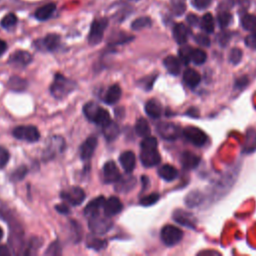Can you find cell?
I'll return each mask as SVG.
<instances>
[{
    "mask_svg": "<svg viewBox=\"0 0 256 256\" xmlns=\"http://www.w3.org/2000/svg\"><path fill=\"white\" fill-rule=\"evenodd\" d=\"M187 21L189 22V24H191V25H193V26H195V25L199 22L198 18H197L195 15H193V14L188 15V17H187Z\"/></svg>",
    "mask_w": 256,
    "mask_h": 256,
    "instance_id": "cell-53",
    "label": "cell"
},
{
    "mask_svg": "<svg viewBox=\"0 0 256 256\" xmlns=\"http://www.w3.org/2000/svg\"><path fill=\"white\" fill-rule=\"evenodd\" d=\"M97 138L96 137H88L80 147V156L82 160H88L93 155L96 147H97Z\"/></svg>",
    "mask_w": 256,
    "mask_h": 256,
    "instance_id": "cell-12",
    "label": "cell"
},
{
    "mask_svg": "<svg viewBox=\"0 0 256 256\" xmlns=\"http://www.w3.org/2000/svg\"><path fill=\"white\" fill-rule=\"evenodd\" d=\"M9 152L7 149H5L4 147L0 146V168H3L4 166H6V164L9 161Z\"/></svg>",
    "mask_w": 256,
    "mask_h": 256,
    "instance_id": "cell-46",
    "label": "cell"
},
{
    "mask_svg": "<svg viewBox=\"0 0 256 256\" xmlns=\"http://www.w3.org/2000/svg\"><path fill=\"white\" fill-rule=\"evenodd\" d=\"M183 80L187 86H189L190 88H195L200 83L201 76L196 70L188 68L184 71Z\"/></svg>",
    "mask_w": 256,
    "mask_h": 256,
    "instance_id": "cell-19",
    "label": "cell"
},
{
    "mask_svg": "<svg viewBox=\"0 0 256 256\" xmlns=\"http://www.w3.org/2000/svg\"><path fill=\"white\" fill-rule=\"evenodd\" d=\"M60 253H61V249H60V246H59L58 242L52 243L46 251L47 255H58Z\"/></svg>",
    "mask_w": 256,
    "mask_h": 256,
    "instance_id": "cell-50",
    "label": "cell"
},
{
    "mask_svg": "<svg viewBox=\"0 0 256 256\" xmlns=\"http://www.w3.org/2000/svg\"><path fill=\"white\" fill-rule=\"evenodd\" d=\"M256 150V130L248 129L245 136L243 152L252 153Z\"/></svg>",
    "mask_w": 256,
    "mask_h": 256,
    "instance_id": "cell-23",
    "label": "cell"
},
{
    "mask_svg": "<svg viewBox=\"0 0 256 256\" xmlns=\"http://www.w3.org/2000/svg\"><path fill=\"white\" fill-rule=\"evenodd\" d=\"M8 85H9L10 89H12V90L22 91V90L25 89V87L27 85V82L24 79H22L18 76H13L8 81Z\"/></svg>",
    "mask_w": 256,
    "mask_h": 256,
    "instance_id": "cell-35",
    "label": "cell"
},
{
    "mask_svg": "<svg viewBox=\"0 0 256 256\" xmlns=\"http://www.w3.org/2000/svg\"><path fill=\"white\" fill-rule=\"evenodd\" d=\"M117 182H118V184L115 187V189H117L120 192H126L134 187L136 180L134 177H127L124 179H121V177H120V179Z\"/></svg>",
    "mask_w": 256,
    "mask_h": 256,
    "instance_id": "cell-29",
    "label": "cell"
},
{
    "mask_svg": "<svg viewBox=\"0 0 256 256\" xmlns=\"http://www.w3.org/2000/svg\"><path fill=\"white\" fill-rule=\"evenodd\" d=\"M100 106H98L96 103L94 102H89L87 103L84 108H83V112L85 114V116L90 120V121H93L95 115L97 114L98 110H99Z\"/></svg>",
    "mask_w": 256,
    "mask_h": 256,
    "instance_id": "cell-36",
    "label": "cell"
},
{
    "mask_svg": "<svg viewBox=\"0 0 256 256\" xmlns=\"http://www.w3.org/2000/svg\"><path fill=\"white\" fill-rule=\"evenodd\" d=\"M75 86H76V83L73 82L72 80L64 77L61 74H56L54 81L51 85L50 91L55 98L62 99L65 96H67L69 93H71L75 89Z\"/></svg>",
    "mask_w": 256,
    "mask_h": 256,
    "instance_id": "cell-1",
    "label": "cell"
},
{
    "mask_svg": "<svg viewBox=\"0 0 256 256\" xmlns=\"http://www.w3.org/2000/svg\"><path fill=\"white\" fill-rule=\"evenodd\" d=\"M245 44L252 49H256V30L245 38Z\"/></svg>",
    "mask_w": 256,
    "mask_h": 256,
    "instance_id": "cell-48",
    "label": "cell"
},
{
    "mask_svg": "<svg viewBox=\"0 0 256 256\" xmlns=\"http://www.w3.org/2000/svg\"><path fill=\"white\" fill-rule=\"evenodd\" d=\"M173 37L178 44H184L188 37V29L186 26L182 23H177L173 28Z\"/></svg>",
    "mask_w": 256,
    "mask_h": 256,
    "instance_id": "cell-24",
    "label": "cell"
},
{
    "mask_svg": "<svg viewBox=\"0 0 256 256\" xmlns=\"http://www.w3.org/2000/svg\"><path fill=\"white\" fill-rule=\"evenodd\" d=\"M16 23H17V17H16V15L14 13H8L1 20L2 27L6 28V29H9V28L15 26Z\"/></svg>",
    "mask_w": 256,
    "mask_h": 256,
    "instance_id": "cell-40",
    "label": "cell"
},
{
    "mask_svg": "<svg viewBox=\"0 0 256 256\" xmlns=\"http://www.w3.org/2000/svg\"><path fill=\"white\" fill-rule=\"evenodd\" d=\"M183 237L182 231L174 225H166L161 230V239L167 246L176 245Z\"/></svg>",
    "mask_w": 256,
    "mask_h": 256,
    "instance_id": "cell-4",
    "label": "cell"
},
{
    "mask_svg": "<svg viewBox=\"0 0 256 256\" xmlns=\"http://www.w3.org/2000/svg\"><path fill=\"white\" fill-rule=\"evenodd\" d=\"M103 176L106 183H114L120 179V171L113 161H108L103 167Z\"/></svg>",
    "mask_w": 256,
    "mask_h": 256,
    "instance_id": "cell-10",
    "label": "cell"
},
{
    "mask_svg": "<svg viewBox=\"0 0 256 256\" xmlns=\"http://www.w3.org/2000/svg\"><path fill=\"white\" fill-rule=\"evenodd\" d=\"M191 50L192 48L186 46V47H183L179 50V58H180V61L184 64H188L189 61H190V54H191Z\"/></svg>",
    "mask_w": 256,
    "mask_h": 256,
    "instance_id": "cell-44",
    "label": "cell"
},
{
    "mask_svg": "<svg viewBox=\"0 0 256 256\" xmlns=\"http://www.w3.org/2000/svg\"><path fill=\"white\" fill-rule=\"evenodd\" d=\"M110 115L108 113V111L102 107L99 108L97 114L95 115L94 119H93V122L100 125V126H105L106 124H108L110 122Z\"/></svg>",
    "mask_w": 256,
    "mask_h": 256,
    "instance_id": "cell-31",
    "label": "cell"
},
{
    "mask_svg": "<svg viewBox=\"0 0 256 256\" xmlns=\"http://www.w3.org/2000/svg\"><path fill=\"white\" fill-rule=\"evenodd\" d=\"M2 237H3V230H2V228L0 227V240L2 239Z\"/></svg>",
    "mask_w": 256,
    "mask_h": 256,
    "instance_id": "cell-56",
    "label": "cell"
},
{
    "mask_svg": "<svg viewBox=\"0 0 256 256\" xmlns=\"http://www.w3.org/2000/svg\"><path fill=\"white\" fill-rule=\"evenodd\" d=\"M229 38H230L229 33H226V32L221 33V34L219 35V43H220L222 46H223V45H226V44L228 43V41H229Z\"/></svg>",
    "mask_w": 256,
    "mask_h": 256,
    "instance_id": "cell-51",
    "label": "cell"
},
{
    "mask_svg": "<svg viewBox=\"0 0 256 256\" xmlns=\"http://www.w3.org/2000/svg\"><path fill=\"white\" fill-rule=\"evenodd\" d=\"M120 132L119 126L114 121H110L108 124L103 126V134L108 141L114 140Z\"/></svg>",
    "mask_w": 256,
    "mask_h": 256,
    "instance_id": "cell-27",
    "label": "cell"
},
{
    "mask_svg": "<svg viewBox=\"0 0 256 256\" xmlns=\"http://www.w3.org/2000/svg\"><path fill=\"white\" fill-rule=\"evenodd\" d=\"M159 194L157 193H151L143 198H141L140 200V204L143 206H151L153 204H155L158 200H159Z\"/></svg>",
    "mask_w": 256,
    "mask_h": 256,
    "instance_id": "cell-42",
    "label": "cell"
},
{
    "mask_svg": "<svg viewBox=\"0 0 256 256\" xmlns=\"http://www.w3.org/2000/svg\"><path fill=\"white\" fill-rule=\"evenodd\" d=\"M112 227V221L108 216H100L99 214L89 218V229L97 235L105 234Z\"/></svg>",
    "mask_w": 256,
    "mask_h": 256,
    "instance_id": "cell-2",
    "label": "cell"
},
{
    "mask_svg": "<svg viewBox=\"0 0 256 256\" xmlns=\"http://www.w3.org/2000/svg\"><path fill=\"white\" fill-rule=\"evenodd\" d=\"M121 88L118 84H114L112 86L109 87V89L107 90L106 92V95H105V98H104V101L107 103V104H114L116 102H118V100L120 99L121 97Z\"/></svg>",
    "mask_w": 256,
    "mask_h": 256,
    "instance_id": "cell-26",
    "label": "cell"
},
{
    "mask_svg": "<svg viewBox=\"0 0 256 256\" xmlns=\"http://www.w3.org/2000/svg\"><path fill=\"white\" fill-rule=\"evenodd\" d=\"M56 210H57L58 212H60V213H63V214L69 212V208H68V206L65 205V204L56 205Z\"/></svg>",
    "mask_w": 256,
    "mask_h": 256,
    "instance_id": "cell-52",
    "label": "cell"
},
{
    "mask_svg": "<svg viewBox=\"0 0 256 256\" xmlns=\"http://www.w3.org/2000/svg\"><path fill=\"white\" fill-rule=\"evenodd\" d=\"M228 59L230 63H232L233 65H237L242 59V51L239 48H233L229 52Z\"/></svg>",
    "mask_w": 256,
    "mask_h": 256,
    "instance_id": "cell-41",
    "label": "cell"
},
{
    "mask_svg": "<svg viewBox=\"0 0 256 256\" xmlns=\"http://www.w3.org/2000/svg\"><path fill=\"white\" fill-rule=\"evenodd\" d=\"M151 25V20L150 18L148 17H140V18H137L135 19L132 24H131V27L132 29L134 30H141L143 28H146V27H149Z\"/></svg>",
    "mask_w": 256,
    "mask_h": 256,
    "instance_id": "cell-38",
    "label": "cell"
},
{
    "mask_svg": "<svg viewBox=\"0 0 256 256\" xmlns=\"http://www.w3.org/2000/svg\"><path fill=\"white\" fill-rule=\"evenodd\" d=\"M7 50V43L0 39V55H2Z\"/></svg>",
    "mask_w": 256,
    "mask_h": 256,
    "instance_id": "cell-54",
    "label": "cell"
},
{
    "mask_svg": "<svg viewBox=\"0 0 256 256\" xmlns=\"http://www.w3.org/2000/svg\"><path fill=\"white\" fill-rule=\"evenodd\" d=\"M36 44L39 48H42V49L48 50V51H53L59 46L60 37L57 34H48L43 39L38 40L36 42Z\"/></svg>",
    "mask_w": 256,
    "mask_h": 256,
    "instance_id": "cell-13",
    "label": "cell"
},
{
    "mask_svg": "<svg viewBox=\"0 0 256 256\" xmlns=\"http://www.w3.org/2000/svg\"><path fill=\"white\" fill-rule=\"evenodd\" d=\"M122 208H123V205L119 200V198H117L116 196H111L107 200H105V203L103 206L104 214L108 217L118 214L119 212H121Z\"/></svg>",
    "mask_w": 256,
    "mask_h": 256,
    "instance_id": "cell-11",
    "label": "cell"
},
{
    "mask_svg": "<svg viewBox=\"0 0 256 256\" xmlns=\"http://www.w3.org/2000/svg\"><path fill=\"white\" fill-rule=\"evenodd\" d=\"M107 242L105 240L99 239V238H95V237H88L87 239V246L95 249V250H102L106 247Z\"/></svg>",
    "mask_w": 256,
    "mask_h": 256,
    "instance_id": "cell-37",
    "label": "cell"
},
{
    "mask_svg": "<svg viewBox=\"0 0 256 256\" xmlns=\"http://www.w3.org/2000/svg\"><path fill=\"white\" fill-rule=\"evenodd\" d=\"M9 254H10V253H9V251H8L7 247H6V246H4V245H1V246H0V256L9 255Z\"/></svg>",
    "mask_w": 256,
    "mask_h": 256,
    "instance_id": "cell-55",
    "label": "cell"
},
{
    "mask_svg": "<svg viewBox=\"0 0 256 256\" xmlns=\"http://www.w3.org/2000/svg\"><path fill=\"white\" fill-rule=\"evenodd\" d=\"M107 25L108 21L106 18L96 19L92 22L88 35V41L91 45H97L99 42H101Z\"/></svg>",
    "mask_w": 256,
    "mask_h": 256,
    "instance_id": "cell-3",
    "label": "cell"
},
{
    "mask_svg": "<svg viewBox=\"0 0 256 256\" xmlns=\"http://www.w3.org/2000/svg\"><path fill=\"white\" fill-rule=\"evenodd\" d=\"M200 26L206 33H212L214 31V18L210 13H206L200 20Z\"/></svg>",
    "mask_w": 256,
    "mask_h": 256,
    "instance_id": "cell-30",
    "label": "cell"
},
{
    "mask_svg": "<svg viewBox=\"0 0 256 256\" xmlns=\"http://www.w3.org/2000/svg\"><path fill=\"white\" fill-rule=\"evenodd\" d=\"M200 158L197 155L193 154L192 152L186 151L183 152L181 155V164L186 169H194L195 167L198 166Z\"/></svg>",
    "mask_w": 256,
    "mask_h": 256,
    "instance_id": "cell-20",
    "label": "cell"
},
{
    "mask_svg": "<svg viewBox=\"0 0 256 256\" xmlns=\"http://www.w3.org/2000/svg\"><path fill=\"white\" fill-rule=\"evenodd\" d=\"M172 9H173V12L176 15L182 14L185 10V1H183V0L174 1L173 4H172Z\"/></svg>",
    "mask_w": 256,
    "mask_h": 256,
    "instance_id": "cell-45",
    "label": "cell"
},
{
    "mask_svg": "<svg viewBox=\"0 0 256 256\" xmlns=\"http://www.w3.org/2000/svg\"><path fill=\"white\" fill-rule=\"evenodd\" d=\"M195 41H196V43H198L201 46H204V47L210 46V39L205 34H197L195 36Z\"/></svg>",
    "mask_w": 256,
    "mask_h": 256,
    "instance_id": "cell-47",
    "label": "cell"
},
{
    "mask_svg": "<svg viewBox=\"0 0 256 256\" xmlns=\"http://www.w3.org/2000/svg\"><path fill=\"white\" fill-rule=\"evenodd\" d=\"M145 111L149 117L157 119L162 114V106L158 100L150 99L145 104Z\"/></svg>",
    "mask_w": 256,
    "mask_h": 256,
    "instance_id": "cell-18",
    "label": "cell"
},
{
    "mask_svg": "<svg viewBox=\"0 0 256 256\" xmlns=\"http://www.w3.org/2000/svg\"><path fill=\"white\" fill-rule=\"evenodd\" d=\"M183 136L196 146H202L207 141V135L203 130L195 126H188L183 130Z\"/></svg>",
    "mask_w": 256,
    "mask_h": 256,
    "instance_id": "cell-6",
    "label": "cell"
},
{
    "mask_svg": "<svg viewBox=\"0 0 256 256\" xmlns=\"http://www.w3.org/2000/svg\"><path fill=\"white\" fill-rule=\"evenodd\" d=\"M157 132L166 140H175L180 135V128L172 122H161L157 125Z\"/></svg>",
    "mask_w": 256,
    "mask_h": 256,
    "instance_id": "cell-7",
    "label": "cell"
},
{
    "mask_svg": "<svg viewBox=\"0 0 256 256\" xmlns=\"http://www.w3.org/2000/svg\"><path fill=\"white\" fill-rule=\"evenodd\" d=\"M217 20L221 28H226L232 20V15L227 11H221L217 15Z\"/></svg>",
    "mask_w": 256,
    "mask_h": 256,
    "instance_id": "cell-39",
    "label": "cell"
},
{
    "mask_svg": "<svg viewBox=\"0 0 256 256\" xmlns=\"http://www.w3.org/2000/svg\"><path fill=\"white\" fill-rule=\"evenodd\" d=\"M104 203H105V198L103 196H99V197L95 198L94 200H92L91 202H89L86 205V207L84 209V214L86 216H88L89 218L94 215L99 214V211L104 206Z\"/></svg>",
    "mask_w": 256,
    "mask_h": 256,
    "instance_id": "cell-15",
    "label": "cell"
},
{
    "mask_svg": "<svg viewBox=\"0 0 256 256\" xmlns=\"http://www.w3.org/2000/svg\"><path fill=\"white\" fill-rule=\"evenodd\" d=\"M140 160L145 167H153L159 164L161 157L157 148H141Z\"/></svg>",
    "mask_w": 256,
    "mask_h": 256,
    "instance_id": "cell-9",
    "label": "cell"
},
{
    "mask_svg": "<svg viewBox=\"0 0 256 256\" xmlns=\"http://www.w3.org/2000/svg\"><path fill=\"white\" fill-rule=\"evenodd\" d=\"M158 174L165 181H173L174 179H176L178 175V171L174 166L165 164L158 169Z\"/></svg>",
    "mask_w": 256,
    "mask_h": 256,
    "instance_id": "cell-25",
    "label": "cell"
},
{
    "mask_svg": "<svg viewBox=\"0 0 256 256\" xmlns=\"http://www.w3.org/2000/svg\"><path fill=\"white\" fill-rule=\"evenodd\" d=\"M207 55L206 52L203 51L202 49L196 48V49H192L191 50V54H190V61H192L194 64L196 65H201L206 61Z\"/></svg>",
    "mask_w": 256,
    "mask_h": 256,
    "instance_id": "cell-34",
    "label": "cell"
},
{
    "mask_svg": "<svg viewBox=\"0 0 256 256\" xmlns=\"http://www.w3.org/2000/svg\"><path fill=\"white\" fill-rule=\"evenodd\" d=\"M13 135L17 139L25 140L28 142H36L40 137L39 130L33 125L18 126L13 130Z\"/></svg>",
    "mask_w": 256,
    "mask_h": 256,
    "instance_id": "cell-5",
    "label": "cell"
},
{
    "mask_svg": "<svg viewBox=\"0 0 256 256\" xmlns=\"http://www.w3.org/2000/svg\"><path fill=\"white\" fill-rule=\"evenodd\" d=\"M173 219L183 225V226H186L188 228H194L195 227V219L193 217L192 214L188 213L187 211H184V210H175L174 213H173Z\"/></svg>",
    "mask_w": 256,
    "mask_h": 256,
    "instance_id": "cell-14",
    "label": "cell"
},
{
    "mask_svg": "<svg viewBox=\"0 0 256 256\" xmlns=\"http://www.w3.org/2000/svg\"><path fill=\"white\" fill-rule=\"evenodd\" d=\"M32 61V56L27 51H16L10 58V62L17 66H26Z\"/></svg>",
    "mask_w": 256,
    "mask_h": 256,
    "instance_id": "cell-17",
    "label": "cell"
},
{
    "mask_svg": "<svg viewBox=\"0 0 256 256\" xmlns=\"http://www.w3.org/2000/svg\"><path fill=\"white\" fill-rule=\"evenodd\" d=\"M163 64L170 74H172V75L179 74L181 65H180V60L177 57L169 55L163 60Z\"/></svg>",
    "mask_w": 256,
    "mask_h": 256,
    "instance_id": "cell-22",
    "label": "cell"
},
{
    "mask_svg": "<svg viewBox=\"0 0 256 256\" xmlns=\"http://www.w3.org/2000/svg\"><path fill=\"white\" fill-rule=\"evenodd\" d=\"M241 25L247 31L256 30V16L252 14H245L241 18Z\"/></svg>",
    "mask_w": 256,
    "mask_h": 256,
    "instance_id": "cell-32",
    "label": "cell"
},
{
    "mask_svg": "<svg viewBox=\"0 0 256 256\" xmlns=\"http://www.w3.org/2000/svg\"><path fill=\"white\" fill-rule=\"evenodd\" d=\"M135 131L140 137H147L150 135V126L145 118H139L135 124Z\"/></svg>",
    "mask_w": 256,
    "mask_h": 256,
    "instance_id": "cell-28",
    "label": "cell"
},
{
    "mask_svg": "<svg viewBox=\"0 0 256 256\" xmlns=\"http://www.w3.org/2000/svg\"><path fill=\"white\" fill-rule=\"evenodd\" d=\"M55 9H56L55 3H48L36 10L35 17L40 21H45L53 15V13L55 12Z\"/></svg>",
    "mask_w": 256,
    "mask_h": 256,
    "instance_id": "cell-21",
    "label": "cell"
},
{
    "mask_svg": "<svg viewBox=\"0 0 256 256\" xmlns=\"http://www.w3.org/2000/svg\"><path fill=\"white\" fill-rule=\"evenodd\" d=\"M203 200V196L198 191H191L185 198V203L189 207H196L198 206Z\"/></svg>",
    "mask_w": 256,
    "mask_h": 256,
    "instance_id": "cell-33",
    "label": "cell"
},
{
    "mask_svg": "<svg viewBox=\"0 0 256 256\" xmlns=\"http://www.w3.org/2000/svg\"><path fill=\"white\" fill-rule=\"evenodd\" d=\"M119 161L122 165V167L124 168V170L128 173L132 172L135 164H136V158H135V154L132 151H125L120 155Z\"/></svg>",
    "mask_w": 256,
    "mask_h": 256,
    "instance_id": "cell-16",
    "label": "cell"
},
{
    "mask_svg": "<svg viewBox=\"0 0 256 256\" xmlns=\"http://www.w3.org/2000/svg\"><path fill=\"white\" fill-rule=\"evenodd\" d=\"M211 1L212 0H193L192 4L195 8H197L199 10H202V9L207 8L211 4Z\"/></svg>",
    "mask_w": 256,
    "mask_h": 256,
    "instance_id": "cell-49",
    "label": "cell"
},
{
    "mask_svg": "<svg viewBox=\"0 0 256 256\" xmlns=\"http://www.w3.org/2000/svg\"><path fill=\"white\" fill-rule=\"evenodd\" d=\"M85 197H86V195H85L84 190L77 186L70 187L69 189L62 191V193H61V198L63 200H65L66 202L70 203L71 205L81 204L83 202V200L85 199Z\"/></svg>",
    "mask_w": 256,
    "mask_h": 256,
    "instance_id": "cell-8",
    "label": "cell"
},
{
    "mask_svg": "<svg viewBox=\"0 0 256 256\" xmlns=\"http://www.w3.org/2000/svg\"><path fill=\"white\" fill-rule=\"evenodd\" d=\"M27 171H28V170H27L26 166L22 165V166L18 167V168L11 174V179H12L13 181H19V180H21V179H23V178L25 177Z\"/></svg>",
    "mask_w": 256,
    "mask_h": 256,
    "instance_id": "cell-43",
    "label": "cell"
}]
</instances>
